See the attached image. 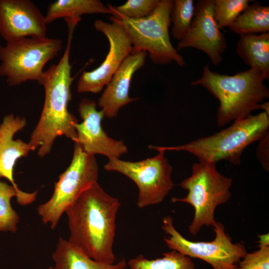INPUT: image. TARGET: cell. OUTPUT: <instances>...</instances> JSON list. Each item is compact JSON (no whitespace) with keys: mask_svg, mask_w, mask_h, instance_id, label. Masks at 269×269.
I'll return each mask as SVG.
<instances>
[{"mask_svg":"<svg viewBox=\"0 0 269 269\" xmlns=\"http://www.w3.org/2000/svg\"><path fill=\"white\" fill-rule=\"evenodd\" d=\"M159 1V0H128L119 6H109L114 12L113 16L116 18L141 19L151 15Z\"/></svg>","mask_w":269,"mask_h":269,"instance_id":"25","label":"cell"},{"mask_svg":"<svg viewBox=\"0 0 269 269\" xmlns=\"http://www.w3.org/2000/svg\"><path fill=\"white\" fill-rule=\"evenodd\" d=\"M214 0H200L190 29L177 44L176 50L192 47L204 52L214 65L219 64L227 47L225 36L218 27L214 17Z\"/></svg>","mask_w":269,"mask_h":269,"instance_id":"13","label":"cell"},{"mask_svg":"<svg viewBox=\"0 0 269 269\" xmlns=\"http://www.w3.org/2000/svg\"><path fill=\"white\" fill-rule=\"evenodd\" d=\"M170 14L172 23L171 34L174 38L181 40L188 32L194 14L193 0H174Z\"/></svg>","mask_w":269,"mask_h":269,"instance_id":"23","label":"cell"},{"mask_svg":"<svg viewBox=\"0 0 269 269\" xmlns=\"http://www.w3.org/2000/svg\"><path fill=\"white\" fill-rule=\"evenodd\" d=\"M261 109L263 110V112H265L267 114L269 115V103L268 102L262 103L261 105Z\"/></svg>","mask_w":269,"mask_h":269,"instance_id":"29","label":"cell"},{"mask_svg":"<svg viewBox=\"0 0 269 269\" xmlns=\"http://www.w3.org/2000/svg\"><path fill=\"white\" fill-rule=\"evenodd\" d=\"M63 41L47 37H28L0 45V77H5L9 86L28 81H39L44 66L54 58Z\"/></svg>","mask_w":269,"mask_h":269,"instance_id":"7","label":"cell"},{"mask_svg":"<svg viewBox=\"0 0 269 269\" xmlns=\"http://www.w3.org/2000/svg\"><path fill=\"white\" fill-rule=\"evenodd\" d=\"M54 265L48 269H127L124 259L117 263L106 264L95 261L60 237L52 255Z\"/></svg>","mask_w":269,"mask_h":269,"instance_id":"17","label":"cell"},{"mask_svg":"<svg viewBox=\"0 0 269 269\" xmlns=\"http://www.w3.org/2000/svg\"><path fill=\"white\" fill-rule=\"evenodd\" d=\"M130 269H196L191 258L174 251L163 254L161 258L149 260L142 255L130 259Z\"/></svg>","mask_w":269,"mask_h":269,"instance_id":"21","label":"cell"},{"mask_svg":"<svg viewBox=\"0 0 269 269\" xmlns=\"http://www.w3.org/2000/svg\"><path fill=\"white\" fill-rule=\"evenodd\" d=\"M157 151L153 157L137 161L110 158L104 166L107 171L119 172L135 183L139 208L161 203L174 186L172 166L164 155L165 151Z\"/></svg>","mask_w":269,"mask_h":269,"instance_id":"9","label":"cell"},{"mask_svg":"<svg viewBox=\"0 0 269 269\" xmlns=\"http://www.w3.org/2000/svg\"><path fill=\"white\" fill-rule=\"evenodd\" d=\"M240 35L269 32V6L259 1L249 5L229 26Z\"/></svg>","mask_w":269,"mask_h":269,"instance_id":"20","label":"cell"},{"mask_svg":"<svg viewBox=\"0 0 269 269\" xmlns=\"http://www.w3.org/2000/svg\"><path fill=\"white\" fill-rule=\"evenodd\" d=\"M24 117L6 115L0 125V178L7 179L14 188L31 204L36 199L37 191L25 192L19 189L13 178V170L17 160L26 157L31 151L28 142L20 139H14L15 134L24 128Z\"/></svg>","mask_w":269,"mask_h":269,"instance_id":"15","label":"cell"},{"mask_svg":"<svg viewBox=\"0 0 269 269\" xmlns=\"http://www.w3.org/2000/svg\"><path fill=\"white\" fill-rule=\"evenodd\" d=\"M240 267L254 269H269V246H259V249L247 253L239 262Z\"/></svg>","mask_w":269,"mask_h":269,"instance_id":"26","label":"cell"},{"mask_svg":"<svg viewBox=\"0 0 269 269\" xmlns=\"http://www.w3.org/2000/svg\"><path fill=\"white\" fill-rule=\"evenodd\" d=\"M259 237L260 239L259 241L260 243L259 246H269V234L259 235Z\"/></svg>","mask_w":269,"mask_h":269,"instance_id":"28","label":"cell"},{"mask_svg":"<svg viewBox=\"0 0 269 269\" xmlns=\"http://www.w3.org/2000/svg\"><path fill=\"white\" fill-rule=\"evenodd\" d=\"M78 111L82 120L75 125L78 144L87 153L102 154L112 158H120L128 152V147L123 140H116L108 136L102 126L105 116L102 110L98 111L95 101L87 98L79 102Z\"/></svg>","mask_w":269,"mask_h":269,"instance_id":"12","label":"cell"},{"mask_svg":"<svg viewBox=\"0 0 269 269\" xmlns=\"http://www.w3.org/2000/svg\"><path fill=\"white\" fill-rule=\"evenodd\" d=\"M121 203L96 182L68 208V242L90 258L113 264L117 214Z\"/></svg>","mask_w":269,"mask_h":269,"instance_id":"1","label":"cell"},{"mask_svg":"<svg viewBox=\"0 0 269 269\" xmlns=\"http://www.w3.org/2000/svg\"><path fill=\"white\" fill-rule=\"evenodd\" d=\"M114 15L109 5L100 0H57L48 6L45 15L47 24L60 18H81L84 14Z\"/></svg>","mask_w":269,"mask_h":269,"instance_id":"19","label":"cell"},{"mask_svg":"<svg viewBox=\"0 0 269 269\" xmlns=\"http://www.w3.org/2000/svg\"><path fill=\"white\" fill-rule=\"evenodd\" d=\"M237 55L250 68L269 78V32L240 35L236 48Z\"/></svg>","mask_w":269,"mask_h":269,"instance_id":"18","label":"cell"},{"mask_svg":"<svg viewBox=\"0 0 269 269\" xmlns=\"http://www.w3.org/2000/svg\"><path fill=\"white\" fill-rule=\"evenodd\" d=\"M249 0H214V17L219 29L229 27L249 5Z\"/></svg>","mask_w":269,"mask_h":269,"instance_id":"24","label":"cell"},{"mask_svg":"<svg viewBox=\"0 0 269 269\" xmlns=\"http://www.w3.org/2000/svg\"><path fill=\"white\" fill-rule=\"evenodd\" d=\"M146 56L144 51L131 54L106 86L98 101L105 117L109 119L116 117L121 108L137 99L130 97L129 90L134 74L143 66Z\"/></svg>","mask_w":269,"mask_h":269,"instance_id":"16","label":"cell"},{"mask_svg":"<svg viewBox=\"0 0 269 269\" xmlns=\"http://www.w3.org/2000/svg\"><path fill=\"white\" fill-rule=\"evenodd\" d=\"M172 0H159L158 4L149 16L141 19L116 18L123 27L132 43L131 54L147 52L152 62L164 65L175 62L183 67V57L172 45L169 28ZM116 18V17H115Z\"/></svg>","mask_w":269,"mask_h":269,"instance_id":"6","label":"cell"},{"mask_svg":"<svg viewBox=\"0 0 269 269\" xmlns=\"http://www.w3.org/2000/svg\"><path fill=\"white\" fill-rule=\"evenodd\" d=\"M269 133H268L259 140L260 142L256 151L257 159L261 163L263 168L268 171L269 169Z\"/></svg>","mask_w":269,"mask_h":269,"instance_id":"27","label":"cell"},{"mask_svg":"<svg viewBox=\"0 0 269 269\" xmlns=\"http://www.w3.org/2000/svg\"><path fill=\"white\" fill-rule=\"evenodd\" d=\"M45 16L30 0H0V35L6 42L46 36Z\"/></svg>","mask_w":269,"mask_h":269,"instance_id":"14","label":"cell"},{"mask_svg":"<svg viewBox=\"0 0 269 269\" xmlns=\"http://www.w3.org/2000/svg\"><path fill=\"white\" fill-rule=\"evenodd\" d=\"M16 198L17 202L22 206L30 203L11 185L0 179V232H15L19 222V216L13 209L10 200Z\"/></svg>","mask_w":269,"mask_h":269,"instance_id":"22","label":"cell"},{"mask_svg":"<svg viewBox=\"0 0 269 269\" xmlns=\"http://www.w3.org/2000/svg\"><path fill=\"white\" fill-rule=\"evenodd\" d=\"M109 19L111 23L100 19L94 22L96 30L107 38L109 49L105 59L97 68L82 73L77 84L79 93L101 92L132 53V43L123 27L115 17L112 16Z\"/></svg>","mask_w":269,"mask_h":269,"instance_id":"11","label":"cell"},{"mask_svg":"<svg viewBox=\"0 0 269 269\" xmlns=\"http://www.w3.org/2000/svg\"><path fill=\"white\" fill-rule=\"evenodd\" d=\"M269 129V115L262 112L256 115L234 121L232 125L211 135L203 137L177 146L149 145L156 150L184 151L199 160L216 163L224 160L239 164L244 149L252 143L260 140Z\"/></svg>","mask_w":269,"mask_h":269,"instance_id":"4","label":"cell"},{"mask_svg":"<svg viewBox=\"0 0 269 269\" xmlns=\"http://www.w3.org/2000/svg\"><path fill=\"white\" fill-rule=\"evenodd\" d=\"M265 80L262 72L251 68L229 75L212 71L207 64L200 78L191 84L202 86L219 100L217 121L218 126L222 127L261 109V103L269 97Z\"/></svg>","mask_w":269,"mask_h":269,"instance_id":"3","label":"cell"},{"mask_svg":"<svg viewBox=\"0 0 269 269\" xmlns=\"http://www.w3.org/2000/svg\"><path fill=\"white\" fill-rule=\"evenodd\" d=\"M68 27L66 47L59 62L44 71L38 82L44 89V101L37 125L28 143L31 151L37 149V155L43 158L50 152L56 138L65 136L75 142L77 134L75 125L78 123L68 109L71 100V86L74 77L71 76L70 53L73 35L79 20L66 21Z\"/></svg>","mask_w":269,"mask_h":269,"instance_id":"2","label":"cell"},{"mask_svg":"<svg viewBox=\"0 0 269 269\" xmlns=\"http://www.w3.org/2000/svg\"><path fill=\"white\" fill-rule=\"evenodd\" d=\"M162 230L168 235L164 241L169 249L183 255L204 261L213 269H234L247 253L241 243L234 244L225 232L224 225L216 222L215 237L210 242H193L184 238L174 227L170 216L162 219Z\"/></svg>","mask_w":269,"mask_h":269,"instance_id":"10","label":"cell"},{"mask_svg":"<svg viewBox=\"0 0 269 269\" xmlns=\"http://www.w3.org/2000/svg\"><path fill=\"white\" fill-rule=\"evenodd\" d=\"M99 166L95 156L74 143L71 162L54 184L53 192L37 212L43 223L54 229L68 208L87 188L98 182Z\"/></svg>","mask_w":269,"mask_h":269,"instance_id":"8","label":"cell"},{"mask_svg":"<svg viewBox=\"0 0 269 269\" xmlns=\"http://www.w3.org/2000/svg\"><path fill=\"white\" fill-rule=\"evenodd\" d=\"M232 184V179L220 173L216 163L199 160L193 164L191 175L180 183L188 191L187 195L171 199L172 203L184 202L193 207L194 215L189 227L192 235H196L203 226L214 227L215 209L230 200Z\"/></svg>","mask_w":269,"mask_h":269,"instance_id":"5","label":"cell"},{"mask_svg":"<svg viewBox=\"0 0 269 269\" xmlns=\"http://www.w3.org/2000/svg\"><path fill=\"white\" fill-rule=\"evenodd\" d=\"M234 269H250V268H243V267H236L234 268Z\"/></svg>","mask_w":269,"mask_h":269,"instance_id":"30","label":"cell"}]
</instances>
